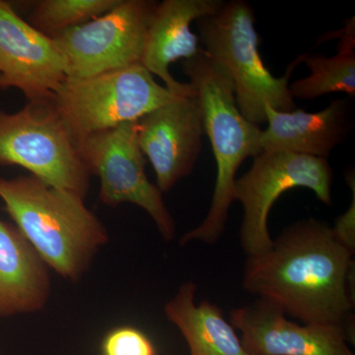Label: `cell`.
Here are the masks:
<instances>
[{
    "label": "cell",
    "instance_id": "cell-1",
    "mask_svg": "<svg viewBox=\"0 0 355 355\" xmlns=\"http://www.w3.org/2000/svg\"><path fill=\"white\" fill-rule=\"evenodd\" d=\"M354 252L315 218L284 228L265 253L248 257L242 286L303 324H336L349 335Z\"/></svg>",
    "mask_w": 355,
    "mask_h": 355
},
{
    "label": "cell",
    "instance_id": "cell-2",
    "mask_svg": "<svg viewBox=\"0 0 355 355\" xmlns=\"http://www.w3.org/2000/svg\"><path fill=\"white\" fill-rule=\"evenodd\" d=\"M0 198L16 227L49 268L77 282L109 240L102 221L83 196L38 178H0Z\"/></svg>",
    "mask_w": 355,
    "mask_h": 355
},
{
    "label": "cell",
    "instance_id": "cell-3",
    "mask_svg": "<svg viewBox=\"0 0 355 355\" xmlns=\"http://www.w3.org/2000/svg\"><path fill=\"white\" fill-rule=\"evenodd\" d=\"M190 79L216 163V181L209 212L202 223L181 238V244L193 241L214 245L227 225L229 210L235 202L236 174L247 158L263 153V130L250 123L238 108L234 84L221 64L202 48L196 57L182 60Z\"/></svg>",
    "mask_w": 355,
    "mask_h": 355
},
{
    "label": "cell",
    "instance_id": "cell-4",
    "mask_svg": "<svg viewBox=\"0 0 355 355\" xmlns=\"http://www.w3.org/2000/svg\"><path fill=\"white\" fill-rule=\"evenodd\" d=\"M196 23L202 48L227 70L238 108L250 123L259 127L266 123V105L279 112L296 110L289 79L306 53L291 62L284 76H273L259 51L261 39L251 4L244 0L225 1L218 12Z\"/></svg>",
    "mask_w": 355,
    "mask_h": 355
},
{
    "label": "cell",
    "instance_id": "cell-5",
    "mask_svg": "<svg viewBox=\"0 0 355 355\" xmlns=\"http://www.w3.org/2000/svg\"><path fill=\"white\" fill-rule=\"evenodd\" d=\"M140 64L83 79H69L51 98L76 141L91 133L137 121L177 98Z\"/></svg>",
    "mask_w": 355,
    "mask_h": 355
},
{
    "label": "cell",
    "instance_id": "cell-6",
    "mask_svg": "<svg viewBox=\"0 0 355 355\" xmlns=\"http://www.w3.org/2000/svg\"><path fill=\"white\" fill-rule=\"evenodd\" d=\"M0 166H20L49 186L83 198L90 189L76 139L51 100L27 102L14 113L0 110Z\"/></svg>",
    "mask_w": 355,
    "mask_h": 355
},
{
    "label": "cell",
    "instance_id": "cell-7",
    "mask_svg": "<svg viewBox=\"0 0 355 355\" xmlns=\"http://www.w3.org/2000/svg\"><path fill=\"white\" fill-rule=\"evenodd\" d=\"M331 184L328 159L282 151H263L256 156L251 169L235 181V202L239 200L244 209L239 233L244 253L258 256L272 246L268 214L282 193L309 189L320 202L331 205Z\"/></svg>",
    "mask_w": 355,
    "mask_h": 355
},
{
    "label": "cell",
    "instance_id": "cell-8",
    "mask_svg": "<svg viewBox=\"0 0 355 355\" xmlns=\"http://www.w3.org/2000/svg\"><path fill=\"white\" fill-rule=\"evenodd\" d=\"M79 154L91 175L100 179V198L116 207L132 203L147 212L166 241L176 234V222L162 193L146 172V157L137 137V121L91 133L77 141Z\"/></svg>",
    "mask_w": 355,
    "mask_h": 355
},
{
    "label": "cell",
    "instance_id": "cell-9",
    "mask_svg": "<svg viewBox=\"0 0 355 355\" xmlns=\"http://www.w3.org/2000/svg\"><path fill=\"white\" fill-rule=\"evenodd\" d=\"M157 4L121 0L104 15L51 37L67 60V78H88L140 64Z\"/></svg>",
    "mask_w": 355,
    "mask_h": 355
},
{
    "label": "cell",
    "instance_id": "cell-10",
    "mask_svg": "<svg viewBox=\"0 0 355 355\" xmlns=\"http://www.w3.org/2000/svg\"><path fill=\"white\" fill-rule=\"evenodd\" d=\"M67 60L53 39L0 0V88H16L28 102L48 101L67 79Z\"/></svg>",
    "mask_w": 355,
    "mask_h": 355
},
{
    "label": "cell",
    "instance_id": "cell-11",
    "mask_svg": "<svg viewBox=\"0 0 355 355\" xmlns=\"http://www.w3.org/2000/svg\"><path fill=\"white\" fill-rule=\"evenodd\" d=\"M203 135L202 114L196 95L177 98L137 121L140 149L153 165L161 193L172 190L193 171Z\"/></svg>",
    "mask_w": 355,
    "mask_h": 355
},
{
    "label": "cell",
    "instance_id": "cell-12",
    "mask_svg": "<svg viewBox=\"0 0 355 355\" xmlns=\"http://www.w3.org/2000/svg\"><path fill=\"white\" fill-rule=\"evenodd\" d=\"M230 323L252 355H354L343 327L296 323L266 299L231 311Z\"/></svg>",
    "mask_w": 355,
    "mask_h": 355
},
{
    "label": "cell",
    "instance_id": "cell-13",
    "mask_svg": "<svg viewBox=\"0 0 355 355\" xmlns=\"http://www.w3.org/2000/svg\"><path fill=\"white\" fill-rule=\"evenodd\" d=\"M223 0H164L158 2L147 31L140 64L157 76L168 90L179 96L195 95L190 83L178 81L170 65L196 57L200 51L198 35L191 32L193 21L214 15Z\"/></svg>",
    "mask_w": 355,
    "mask_h": 355
},
{
    "label": "cell",
    "instance_id": "cell-14",
    "mask_svg": "<svg viewBox=\"0 0 355 355\" xmlns=\"http://www.w3.org/2000/svg\"><path fill=\"white\" fill-rule=\"evenodd\" d=\"M268 128L261 132L263 151H282L328 159L352 130V107L343 99L331 100L316 113L304 110L279 112L266 105Z\"/></svg>",
    "mask_w": 355,
    "mask_h": 355
},
{
    "label": "cell",
    "instance_id": "cell-15",
    "mask_svg": "<svg viewBox=\"0 0 355 355\" xmlns=\"http://www.w3.org/2000/svg\"><path fill=\"white\" fill-rule=\"evenodd\" d=\"M50 294L49 266L16 226L0 218V318L39 312Z\"/></svg>",
    "mask_w": 355,
    "mask_h": 355
},
{
    "label": "cell",
    "instance_id": "cell-16",
    "mask_svg": "<svg viewBox=\"0 0 355 355\" xmlns=\"http://www.w3.org/2000/svg\"><path fill=\"white\" fill-rule=\"evenodd\" d=\"M197 284L187 282L165 305L167 319L179 329L190 355H252L218 305L196 302Z\"/></svg>",
    "mask_w": 355,
    "mask_h": 355
},
{
    "label": "cell",
    "instance_id": "cell-17",
    "mask_svg": "<svg viewBox=\"0 0 355 355\" xmlns=\"http://www.w3.org/2000/svg\"><path fill=\"white\" fill-rule=\"evenodd\" d=\"M340 38L338 53L334 57L306 53L303 62L309 69L310 74L289 86L293 99L315 100L338 92L354 98V19L345 26Z\"/></svg>",
    "mask_w": 355,
    "mask_h": 355
},
{
    "label": "cell",
    "instance_id": "cell-18",
    "mask_svg": "<svg viewBox=\"0 0 355 355\" xmlns=\"http://www.w3.org/2000/svg\"><path fill=\"white\" fill-rule=\"evenodd\" d=\"M121 0H39L32 2L28 22L51 37L85 24L114 8Z\"/></svg>",
    "mask_w": 355,
    "mask_h": 355
},
{
    "label": "cell",
    "instance_id": "cell-19",
    "mask_svg": "<svg viewBox=\"0 0 355 355\" xmlns=\"http://www.w3.org/2000/svg\"><path fill=\"white\" fill-rule=\"evenodd\" d=\"M102 355H156L148 336L139 329L121 326L107 333L101 343Z\"/></svg>",
    "mask_w": 355,
    "mask_h": 355
},
{
    "label": "cell",
    "instance_id": "cell-20",
    "mask_svg": "<svg viewBox=\"0 0 355 355\" xmlns=\"http://www.w3.org/2000/svg\"><path fill=\"white\" fill-rule=\"evenodd\" d=\"M345 180L352 190V202L345 214L336 219L335 225L331 227L336 239L343 243L352 251L355 250V177L354 171H347Z\"/></svg>",
    "mask_w": 355,
    "mask_h": 355
}]
</instances>
